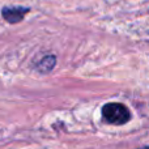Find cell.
I'll list each match as a JSON object with an SVG mask.
<instances>
[{
  "label": "cell",
  "instance_id": "6da1fadb",
  "mask_svg": "<svg viewBox=\"0 0 149 149\" xmlns=\"http://www.w3.org/2000/svg\"><path fill=\"white\" fill-rule=\"evenodd\" d=\"M102 118L109 124L122 126V124H126L130 122L131 111L123 103L109 102L102 107Z\"/></svg>",
  "mask_w": 149,
  "mask_h": 149
},
{
  "label": "cell",
  "instance_id": "7a4b0ae2",
  "mask_svg": "<svg viewBox=\"0 0 149 149\" xmlns=\"http://www.w3.org/2000/svg\"><path fill=\"white\" fill-rule=\"evenodd\" d=\"M26 12H28V9H25V8H5L3 10V16L9 22H17V21L22 20Z\"/></svg>",
  "mask_w": 149,
  "mask_h": 149
},
{
  "label": "cell",
  "instance_id": "3957f363",
  "mask_svg": "<svg viewBox=\"0 0 149 149\" xmlns=\"http://www.w3.org/2000/svg\"><path fill=\"white\" fill-rule=\"evenodd\" d=\"M55 63H56V59H55V56H52V55L43 58L38 64V71L42 73H49L50 71L55 67Z\"/></svg>",
  "mask_w": 149,
  "mask_h": 149
},
{
  "label": "cell",
  "instance_id": "277c9868",
  "mask_svg": "<svg viewBox=\"0 0 149 149\" xmlns=\"http://www.w3.org/2000/svg\"><path fill=\"white\" fill-rule=\"evenodd\" d=\"M139 149H149V145H147V147H143V148H139Z\"/></svg>",
  "mask_w": 149,
  "mask_h": 149
}]
</instances>
